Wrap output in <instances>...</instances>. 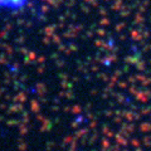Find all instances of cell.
Wrapping results in <instances>:
<instances>
[{"label":"cell","instance_id":"cell-1","mask_svg":"<svg viewBox=\"0 0 151 151\" xmlns=\"http://www.w3.org/2000/svg\"><path fill=\"white\" fill-rule=\"evenodd\" d=\"M34 0H0V13L17 14L28 9Z\"/></svg>","mask_w":151,"mask_h":151}]
</instances>
